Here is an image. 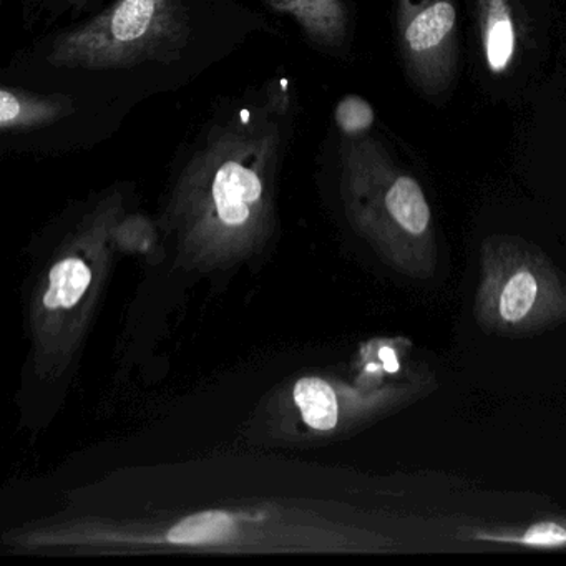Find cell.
Wrapping results in <instances>:
<instances>
[{
    "instance_id": "1",
    "label": "cell",
    "mask_w": 566,
    "mask_h": 566,
    "mask_svg": "<svg viewBox=\"0 0 566 566\" xmlns=\"http://www.w3.org/2000/svg\"><path fill=\"white\" fill-rule=\"evenodd\" d=\"M340 164L347 200L397 270L429 280L439 264L432 208L416 177L394 164L373 135L344 138Z\"/></svg>"
},
{
    "instance_id": "2",
    "label": "cell",
    "mask_w": 566,
    "mask_h": 566,
    "mask_svg": "<svg viewBox=\"0 0 566 566\" xmlns=\"http://www.w3.org/2000/svg\"><path fill=\"white\" fill-rule=\"evenodd\" d=\"M473 317L486 333L528 337L566 324V276L535 244L493 234L480 248Z\"/></svg>"
},
{
    "instance_id": "3",
    "label": "cell",
    "mask_w": 566,
    "mask_h": 566,
    "mask_svg": "<svg viewBox=\"0 0 566 566\" xmlns=\"http://www.w3.org/2000/svg\"><path fill=\"white\" fill-rule=\"evenodd\" d=\"M191 38L180 0H115L87 24L52 42L48 62L57 69L112 71L145 62L170 64Z\"/></svg>"
},
{
    "instance_id": "4",
    "label": "cell",
    "mask_w": 566,
    "mask_h": 566,
    "mask_svg": "<svg viewBox=\"0 0 566 566\" xmlns=\"http://www.w3.org/2000/svg\"><path fill=\"white\" fill-rule=\"evenodd\" d=\"M396 29L412 87L430 101L449 94L459 74L457 0H396Z\"/></svg>"
},
{
    "instance_id": "5",
    "label": "cell",
    "mask_w": 566,
    "mask_h": 566,
    "mask_svg": "<svg viewBox=\"0 0 566 566\" xmlns=\"http://www.w3.org/2000/svg\"><path fill=\"white\" fill-rule=\"evenodd\" d=\"M290 15L311 44L324 51H339L349 41V9L346 0H264Z\"/></svg>"
},
{
    "instance_id": "6",
    "label": "cell",
    "mask_w": 566,
    "mask_h": 566,
    "mask_svg": "<svg viewBox=\"0 0 566 566\" xmlns=\"http://www.w3.org/2000/svg\"><path fill=\"white\" fill-rule=\"evenodd\" d=\"M473 6L486 69L505 74L518 49L520 0H473Z\"/></svg>"
},
{
    "instance_id": "7",
    "label": "cell",
    "mask_w": 566,
    "mask_h": 566,
    "mask_svg": "<svg viewBox=\"0 0 566 566\" xmlns=\"http://www.w3.org/2000/svg\"><path fill=\"white\" fill-rule=\"evenodd\" d=\"M74 114V102L65 95H39L21 88L0 91V128L24 132L55 124Z\"/></svg>"
},
{
    "instance_id": "8",
    "label": "cell",
    "mask_w": 566,
    "mask_h": 566,
    "mask_svg": "<svg viewBox=\"0 0 566 566\" xmlns=\"http://www.w3.org/2000/svg\"><path fill=\"white\" fill-rule=\"evenodd\" d=\"M294 400L304 422L316 430H333L337 426L339 406L329 384L321 379H301L294 387Z\"/></svg>"
},
{
    "instance_id": "9",
    "label": "cell",
    "mask_w": 566,
    "mask_h": 566,
    "mask_svg": "<svg viewBox=\"0 0 566 566\" xmlns=\"http://www.w3.org/2000/svg\"><path fill=\"white\" fill-rule=\"evenodd\" d=\"M92 281V271L84 261L71 260L61 261L51 271V287L44 296V304L51 310L59 307L75 306L87 291Z\"/></svg>"
},
{
    "instance_id": "10",
    "label": "cell",
    "mask_w": 566,
    "mask_h": 566,
    "mask_svg": "<svg viewBox=\"0 0 566 566\" xmlns=\"http://www.w3.org/2000/svg\"><path fill=\"white\" fill-rule=\"evenodd\" d=\"M234 522L223 512L198 513L181 520L168 532V542L180 545H210L230 538Z\"/></svg>"
},
{
    "instance_id": "11",
    "label": "cell",
    "mask_w": 566,
    "mask_h": 566,
    "mask_svg": "<svg viewBox=\"0 0 566 566\" xmlns=\"http://www.w3.org/2000/svg\"><path fill=\"white\" fill-rule=\"evenodd\" d=\"M476 539L490 543H506V545L538 546V548H565L566 522L533 523L522 533H476Z\"/></svg>"
},
{
    "instance_id": "12",
    "label": "cell",
    "mask_w": 566,
    "mask_h": 566,
    "mask_svg": "<svg viewBox=\"0 0 566 566\" xmlns=\"http://www.w3.org/2000/svg\"><path fill=\"white\" fill-rule=\"evenodd\" d=\"M334 122L344 138H359L370 134L376 124L373 105L359 95H346L337 104Z\"/></svg>"
},
{
    "instance_id": "13",
    "label": "cell",
    "mask_w": 566,
    "mask_h": 566,
    "mask_svg": "<svg viewBox=\"0 0 566 566\" xmlns=\"http://www.w3.org/2000/svg\"><path fill=\"white\" fill-rule=\"evenodd\" d=\"M74 2H84V0H74Z\"/></svg>"
}]
</instances>
